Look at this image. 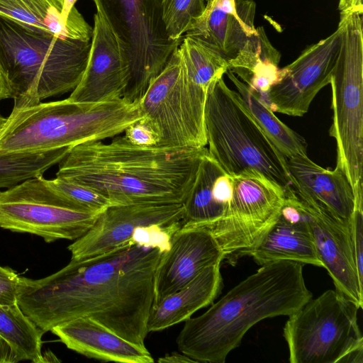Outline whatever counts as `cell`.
Returning a JSON list of instances; mask_svg holds the SVG:
<instances>
[{
  "label": "cell",
  "instance_id": "obj_13",
  "mask_svg": "<svg viewBox=\"0 0 363 363\" xmlns=\"http://www.w3.org/2000/svg\"><path fill=\"white\" fill-rule=\"evenodd\" d=\"M341 26L330 35L307 47L281 69L279 80L265 96L273 112L303 116L316 94L330 84L339 54Z\"/></svg>",
  "mask_w": 363,
  "mask_h": 363
},
{
  "label": "cell",
  "instance_id": "obj_28",
  "mask_svg": "<svg viewBox=\"0 0 363 363\" xmlns=\"http://www.w3.org/2000/svg\"><path fill=\"white\" fill-rule=\"evenodd\" d=\"M71 147L40 152L0 154V189L43 175L58 164Z\"/></svg>",
  "mask_w": 363,
  "mask_h": 363
},
{
  "label": "cell",
  "instance_id": "obj_24",
  "mask_svg": "<svg viewBox=\"0 0 363 363\" xmlns=\"http://www.w3.org/2000/svg\"><path fill=\"white\" fill-rule=\"evenodd\" d=\"M225 74L236 87L247 113L279 151L286 159L306 155L304 139L274 115L262 96L230 70Z\"/></svg>",
  "mask_w": 363,
  "mask_h": 363
},
{
  "label": "cell",
  "instance_id": "obj_38",
  "mask_svg": "<svg viewBox=\"0 0 363 363\" xmlns=\"http://www.w3.org/2000/svg\"><path fill=\"white\" fill-rule=\"evenodd\" d=\"M6 99H12V93L7 81L0 72V101Z\"/></svg>",
  "mask_w": 363,
  "mask_h": 363
},
{
  "label": "cell",
  "instance_id": "obj_32",
  "mask_svg": "<svg viewBox=\"0 0 363 363\" xmlns=\"http://www.w3.org/2000/svg\"><path fill=\"white\" fill-rule=\"evenodd\" d=\"M23 279L10 267L0 265V304L18 303Z\"/></svg>",
  "mask_w": 363,
  "mask_h": 363
},
{
  "label": "cell",
  "instance_id": "obj_8",
  "mask_svg": "<svg viewBox=\"0 0 363 363\" xmlns=\"http://www.w3.org/2000/svg\"><path fill=\"white\" fill-rule=\"evenodd\" d=\"M359 308L336 290L311 298L284 327L291 363H362Z\"/></svg>",
  "mask_w": 363,
  "mask_h": 363
},
{
  "label": "cell",
  "instance_id": "obj_16",
  "mask_svg": "<svg viewBox=\"0 0 363 363\" xmlns=\"http://www.w3.org/2000/svg\"><path fill=\"white\" fill-rule=\"evenodd\" d=\"M89 55L83 76L68 97L97 103L123 98L129 76L128 55L121 39L96 9Z\"/></svg>",
  "mask_w": 363,
  "mask_h": 363
},
{
  "label": "cell",
  "instance_id": "obj_15",
  "mask_svg": "<svg viewBox=\"0 0 363 363\" xmlns=\"http://www.w3.org/2000/svg\"><path fill=\"white\" fill-rule=\"evenodd\" d=\"M294 192L319 259L332 278L335 290L362 308L363 280L356 265L351 222L335 218L315 203L299 196L295 190Z\"/></svg>",
  "mask_w": 363,
  "mask_h": 363
},
{
  "label": "cell",
  "instance_id": "obj_2",
  "mask_svg": "<svg viewBox=\"0 0 363 363\" xmlns=\"http://www.w3.org/2000/svg\"><path fill=\"white\" fill-rule=\"evenodd\" d=\"M208 148L144 147L125 136L71 147L56 177L88 187L113 204L183 203Z\"/></svg>",
  "mask_w": 363,
  "mask_h": 363
},
{
  "label": "cell",
  "instance_id": "obj_30",
  "mask_svg": "<svg viewBox=\"0 0 363 363\" xmlns=\"http://www.w3.org/2000/svg\"><path fill=\"white\" fill-rule=\"evenodd\" d=\"M162 21L169 40L182 41L204 11L203 0H162Z\"/></svg>",
  "mask_w": 363,
  "mask_h": 363
},
{
  "label": "cell",
  "instance_id": "obj_11",
  "mask_svg": "<svg viewBox=\"0 0 363 363\" xmlns=\"http://www.w3.org/2000/svg\"><path fill=\"white\" fill-rule=\"evenodd\" d=\"M100 213L82 211L43 175L0 191V228L35 235L46 242L77 240Z\"/></svg>",
  "mask_w": 363,
  "mask_h": 363
},
{
  "label": "cell",
  "instance_id": "obj_12",
  "mask_svg": "<svg viewBox=\"0 0 363 363\" xmlns=\"http://www.w3.org/2000/svg\"><path fill=\"white\" fill-rule=\"evenodd\" d=\"M233 195L223 217L207 229L233 262L256 245L277 220L286 191L263 174L249 170L232 176Z\"/></svg>",
  "mask_w": 363,
  "mask_h": 363
},
{
  "label": "cell",
  "instance_id": "obj_36",
  "mask_svg": "<svg viewBox=\"0 0 363 363\" xmlns=\"http://www.w3.org/2000/svg\"><path fill=\"white\" fill-rule=\"evenodd\" d=\"M20 361L21 359L10 344L0 337V363H15Z\"/></svg>",
  "mask_w": 363,
  "mask_h": 363
},
{
  "label": "cell",
  "instance_id": "obj_29",
  "mask_svg": "<svg viewBox=\"0 0 363 363\" xmlns=\"http://www.w3.org/2000/svg\"><path fill=\"white\" fill-rule=\"evenodd\" d=\"M179 50L189 77L206 90L228 69L223 57L190 38L184 36Z\"/></svg>",
  "mask_w": 363,
  "mask_h": 363
},
{
  "label": "cell",
  "instance_id": "obj_31",
  "mask_svg": "<svg viewBox=\"0 0 363 363\" xmlns=\"http://www.w3.org/2000/svg\"><path fill=\"white\" fill-rule=\"evenodd\" d=\"M48 182L84 211L102 212L107 207L113 205L108 199L88 187L57 177L53 179H48Z\"/></svg>",
  "mask_w": 363,
  "mask_h": 363
},
{
  "label": "cell",
  "instance_id": "obj_1",
  "mask_svg": "<svg viewBox=\"0 0 363 363\" xmlns=\"http://www.w3.org/2000/svg\"><path fill=\"white\" fill-rule=\"evenodd\" d=\"M163 252L132 245L85 259H71L45 278L24 277L18 305L43 333L64 322L89 317L124 339L145 346L155 273Z\"/></svg>",
  "mask_w": 363,
  "mask_h": 363
},
{
  "label": "cell",
  "instance_id": "obj_3",
  "mask_svg": "<svg viewBox=\"0 0 363 363\" xmlns=\"http://www.w3.org/2000/svg\"><path fill=\"white\" fill-rule=\"evenodd\" d=\"M312 298L303 264L277 261L262 265L204 313L185 320L179 350L196 362L224 363L259 321L289 315Z\"/></svg>",
  "mask_w": 363,
  "mask_h": 363
},
{
  "label": "cell",
  "instance_id": "obj_9",
  "mask_svg": "<svg viewBox=\"0 0 363 363\" xmlns=\"http://www.w3.org/2000/svg\"><path fill=\"white\" fill-rule=\"evenodd\" d=\"M207 94L189 77L178 46L139 101L143 119L158 137L157 146L202 148L207 145Z\"/></svg>",
  "mask_w": 363,
  "mask_h": 363
},
{
  "label": "cell",
  "instance_id": "obj_20",
  "mask_svg": "<svg viewBox=\"0 0 363 363\" xmlns=\"http://www.w3.org/2000/svg\"><path fill=\"white\" fill-rule=\"evenodd\" d=\"M50 331L67 348L89 358L121 363L154 362L145 346L124 339L89 317L64 322Z\"/></svg>",
  "mask_w": 363,
  "mask_h": 363
},
{
  "label": "cell",
  "instance_id": "obj_39",
  "mask_svg": "<svg viewBox=\"0 0 363 363\" xmlns=\"http://www.w3.org/2000/svg\"><path fill=\"white\" fill-rule=\"evenodd\" d=\"M6 118H4L3 117L1 114H0V128L2 127V125H4L5 121H6Z\"/></svg>",
  "mask_w": 363,
  "mask_h": 363
},
{
  "label": "cell",
  "instance_id": "obj_6",
  "mask_svg": "<svg viewBox=\"0 0 363 363\" xmlns=\"http://www.w3.org/2000/svg\"><path fill=\"white\" fill-rule=\"evenodd\" d=\"M205 129L210 156L229 175L256 170L285 191L293 187L287 159L267 138L223 77L208 90Z\"/></svg>",
  "mask_w": 363,
  "mask_h": 363
},
{
  "label": "cell",
  "instance_id": "obj_27",
  "mask_svg": "<svg viewBox=\"0 0 363 363\" xmlns=\"http://www.w3.org/2000/svg\"><path fill=\"white\" fill-rule=\"evenodd\" d=\"M41 330L17 304H0V337L6 340L21 361L40 362Z\"/></svg>",
  "mask_w": 363,
  "mask_h": 363
},
{
  "label": "cell",
  "instance_id": "obj_10",
  "mask_svg": "<svg viewBox=\"0 0 363 363\" xmlns=\"http://www.w3.org/2000/svg\"><path fill=\"white\" fill-rule=\"evenodd\" d=\"M121 39L128 55L129 79L123 98L139 101L182 41L169 40L162 0H92Z\"/></svg>",
  "mask_w": 363,
  "mask_h": 363
},
{
  "label": "cell",
  "instance_id": "obj_5",
  "mask_svg": "<svg viewBox=\"0 0 363 363\" xmlns=\"http://www.w3.org/2000/svg\"><path fill=\"white\" fill-rule=\"evenodd\" d=\"M90 47L91 41L60 38L0 16V72L11 90L13 108L73 91Z\"/></svg>",
  "mask_w": 363,
  "mask_h": 363
},
{
  "label": "cell",
  "instance_id": "obj_23",
  "mask_svg": "<svg viewBox=\"0 0 363 363\" xmlns=\"http://www.w3.org/2000/svg\"><path fill=\"white\" fill-rule=\"evenodd\" d=\"M256 29L237 55L228 62V70L263 98L279 79L281 54L270 43L264 28Z\"/></svg>",
  "mask_w": 363,
  "mask_h": 363
},
{
  "label": "cell",
  "instance_id": "obj_4",
  "mask_svg": "<svg viewBox=\"0 0 363 363\" xmlns=\"http://www.w3.org/2000/svg\"><path fill=\"white\" fill-rule=\"evenodd\" d=\"M143 118L139 101L68 98L13 108L0 128V154L40 152L101 141Z\"/></svg>",
  "mask_w": 363,
  "mask_h": 363
},
{
  "label": "cell",
  "instance_id": "obj_26",
  "mask_svg": "<svg viewBox=\"0 0 363 363\" xmlns=\"http://www.w3.org/2000/svg\"><path fill=\"white\" fill-rule=\"evenodd\" d=\"M223 172L208 151L200 161L194 184L183 203L181 226L208 228L223 217L225 208L217 201L213 193L214 182Z\"/></svg>",
  "mask_w": 363,
  "mask_h": 363
},
{
  "label": "cell",
  "instance_id": "obj_7",
  "mask_svg": "<svg viewBox=\"0 0 363 363\" xmlns=\"http://www.w3.org/2000/svg\"><path fill=\"white\" fill-rule=\"evenodd\" d=\"M363 9L340 12L341 43L330 85L333 123L330 136L337 145L336 168L352 186L354 208H363Z\"/></svg>",
  "mask_w": 363,
  "mask_h": 363
},
{
  "label": "cell",
  "instance_id": "obj_33",
  "mask_svg": "<svg viewBox=\"0 0 363 363\" xmlns=\"http://www.w3.org/2000/svg\"><path fill=\"white\" fill-rule=\"evenodd\" d=\"M124 132V136L133 144L150 147L158 143V137L155 132L143 118L131 124Z\"/></svg>",
  "mask_w": 363,
  "mask_h": 363
},
{
  "label": "cell",
  "instance_id": "obj_35",
  "mask_svg": "<svg viewBox=\"0 0 363 363\" xmlns=\"http://www.w3.org/2000/svg\"><path fill=\"white\" fill-rule=\"evenodd\" d=\"M77 0H64L62 18L65 24L81 32L92 35L93 28L74 7Z\"/></svg>",
  "mask_w": 363,
  "mask_h": 363
},
{
  "label": "cell",
  "instance_id": "obj_18",
  "mask_svg": "<svg viewBox=\"0 0 363 363\" xmlns=\"http://www.w3.org/2000/svg\"><path fill=\"white\" fill-rule=\"evenodd\" d=\"M254 0H207L202 15L184 36L233 59L256 33Z\"/></svg>",
  "mask_w": 363,
  "mask_h": 363
},
{
  "label": "cell",
  "instance_id": "obj_25",
  "mask_svg": "<svg viewBox=\"0 0 363 363\" xmlns=\"http://www.w3.org/2000/svg\"><path fill=\"white\" fill-rule=\"evenodd\" d=\"M63 3L64 0H0V16L60 38L91 41L92 35L65 24Z\"/></svg>",
  "mask_w": 363,
  "mask_h": 363
},
{
  "label": "cell",
  "instance_id": "obj_22",
  "mask_svg": "<svg viewBox=\"0 0 363 363\" xmlns=\"http://www.w3.org/2000/svg\"><path fill=\"white\" fill-rule=\"evenodd\" d=\"M220 264L204 269L189 284L152 306L148 332H157L185 321L211 304L223 286Z\"/></svg>",
  "mask_w": 363,
  "mask_h": 363
},
{
  "label": "cell",
  "instance_id": "obj_34",
  "mask_svg": "<svg viewBox=\"0 0 363 363\" xmlns=\"http://www.w3.org/2000/svg\"><path fill=\"white\" fill-rule=\"evenodd\" d=\"M351 228L356 265L359 276L363 280V209L354 210Z\"/></svg>",
  "mask_w": 363,
  "mask_h": 363
},
{
  "label": "cell",
  "instance_id": "obj_17",
  "mask_svg": "<svg viewBox=\"0 0 363 363\" xmlns=\"http://www.w3.org/2000/svg\"><path fill=\"white\" fill-rule=\"evenodd\" d=\"M224 260L223 252L211 233L201 226H181L172 235L154 278L153 305L179 290L204 269Z\"/></svg>",
  "mask_w": 363,
  "mask_h": 363
},
{
  "label": "cell",
  "instance_id": "obj_14",
  "mask_svg": "<svg viewBox=\"0 0 363 363\" xmlns=\"http://www.w3.org/2000/svg\"><path fill=\"white\" fill-rule=\"evenodd\" d=\"M183 213V203L111 205L100 213L86 233L68 246L71 259H85L130 245L136 228L151 225H169L180 222Z\"/></svg>",
  "mask_w": 363,
  "mask_h": 363
},
{
  "label": "cell",
  "instance_id": "obj_37",
  "mask_svg": "<svg viewBox=\"0 0 363 363\" xmlns=\"http://www.w3.org/2000/svg\"><path fill=\"white\" fill-rule=\"evenodd\" d=\"M158 362L160 363H185V362H196L194 359L189 357L182 352L179 353L173 352L169 354H166L162 357H160L157 359Z\"/></svg>",
  "mask_w": 363,
  "mask_h": 363
},
{
  "label": "cell",
  "instance_id": "obj_21",
  "mask_svg": "<svg viewBox=\"0 0 363 363\" xmlns=\"http://www.w3.org/2000/svg\"><path fill=\"white\" fill-rule=\"evenodd\" d=\"M293 188L297 194L328 211L335 218L351 222L354 198L345 174L337 168L325 169L306 155L287 159Z\"/></svg>",
  "mask_w": 363,
  "mask_h": 363
},
{
  "label": "cell",
  "instance_id": "obj_19",
  "mask_svg": "<svg viewBox=\"0 0 363 363\" xmlns=\"http://www.w3.org/2000/svg\"><path fill=\"white\" fill-rule=\"evenodd\" d=\"M250 256L262 266L291 261L323 267L293 188L286 191L280 215L260 241L240 256Z\"/></svg>",
  "mask_w": 363,
  "mask_h": 363
}]
</instances>
